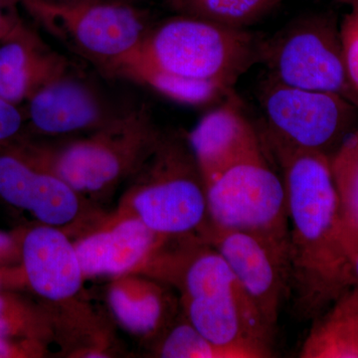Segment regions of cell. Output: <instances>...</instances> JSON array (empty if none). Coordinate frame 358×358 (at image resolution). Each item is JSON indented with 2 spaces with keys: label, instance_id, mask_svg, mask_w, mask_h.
<instances>
[{
  "label": "cell",
  "instance_id": "obj_1",
  "mask_svg": "<svg viewBox=\"0 0 358 358\" xmlns=\"http://www.w3.org/2000/svg\"><path fill=\"white\" fill-rule=\"evenodd\" d=\"M259 133L279 164L286 190L294 308L315 320L353 286L331 159L294 147L265 127Z\"/></svg>",
  "mask_w": 358,
  "mask_h": 358
},
{
  "label": "cell",
  "instance_id": "obj_2",
  "mask_svg": "<svg viewBox=\"0 0 358 358\" xmlns=\"http://www.w3.org/2000/svg\"><path fill=\"white\" fill-rule=\"evenodd\" d=\"M261 41L243 28L178 14L152 26L138 48L110 76L124 78L183 105L230 96L260 62Z\"/></svg>",
  "mask_w": 358,
  "mask_h": 358
},
{
  "label": "cell",
  "instance_id": "obj_3",
  "mask_svg": "<svg viewBox=\"0 0 358 358\" xmlns=\"http://www.w3.org/2000/svg\"><path fill=\"white\" fill-rule=\"evenodd\" d=\"M162 274L182 293L185 319L213 343L273 357V331L223 257L196 238L176 255H162Z\"/></svg>",
  "mask_w": 358,
  "mask_h": 358
},
{
  "label": "cell",
  "instance_id": "obj_4",
  "mask_svg": "<svg viewBox=\"0 0 358 358\" xmlns=\"http://www.w3.org/2000/svg\"><path fill=\"white\" fill-rule=\"evenodd\" d=\"M160 138L152 113L138 106L122 110L112 121L79 140L61 145L16 140L13 145L81 196L102 193L138 173Z\"/></svg>",
  "mask_w": 358,
  "mask_h": 358
},
{
  "label": "cell",
  "instance_id": "obj_5",
  "mask_svg": "<svg viewBox=\"0 0 358 358\" xmlns=\"http://www.w3.org/2000/svg\"><path fill=\"white\" fill-rule=\"evenodd\" d=\"M46 31L110 73L152 27L147 14L124 0H14Z\"/></svg>",
  "mask_w": 358,
  "mask_h": 358
},
{
  "label": "cell",
  "instance_id": "obj_6",
  "mask_svg": "<svg viewBox=\"0 0 358 358\" xmlns=\"http://www.w3.org/2000/svg\"><path fill=\"white\" fill-rule=\"evenodd\" d=\"M136 174L133 216L162 237H199L208 223L206 188L187 141L162 136Z\"/></svg>",
  "mask_w": 358,
  "mask_h": 358
},
{
  "label": "cell",
  "instance_id": "obj_7",
  "mask_svg": "<svg viewBox=\"0 0 358 358\" xmlns=\"http://www.w3.org/2000/svg\"><path fill=\"white\" fill-rule=\"evenodd\" d=\"M205 188L208 223L213 227L289 242L286 190L271 166L262 138L207 181Z\"/></svg>",
  "mask_w": 358,
  "mask_h": 358
},
{
  "label": "cell",
  "instance_id": "obj_8",
  "mask_svg": "<svg viewBox=\"0 0 358 358\" xmlns=\"http://www.w3.org/2000/svg\"><path fill=\"white\" fill-rule=\"evenodd\" d=\"M260 62L268 76L294 88L329 92L358 106L348 72L341 32L333 16H303L261 41Z\"/></svg>",
  "mask_w": 358,
  "mask_h": 358
},
{
  "label": "cell",
  "instance_id": "obj_9",
  "mask_svg": "<svg viewBox=\"0 0 358 358\" xmlns=\"http://www.w3.org/2000/svg\"><path fill=\"white\" fill-rule=\"evenodd\" d=\"M259 100L266 129L294 147L326 155L345 141L357 117V105L345 96L294 88L268 76Z\"/></svg>",
  "mask_w": 358,
  "mask_h": 358
},
{
  "label": "cell",
  "instance_id": "obj_10",
  "mask_svg": "<svg viewBox=\"0 0 358 358\" xmlns=\"http://www.w3.org/2000/svg\"><path fill=\"white\" fill-rule=\"evenodd\" d=\"M199 238L223 257L267 326L275 331L282 303L291 294L289 242L219 229L209 223Z\"/></svg>",
  "mask_w": 358,
  "mask_h": 358
},
{
  "label": "cell",
  "instance_id": "obj_11",
  "mask_svg": "<svg viewBox=\"0 0 358 358\" xmlns=\"http://www.w3.org/2000/svg\"><path fill=\"white\" fill-rule=\"evenodd\" d=\"M69 65L39 87L26 102L25 119L36 133H91L121 112L93 84L71 73Z\"/></svg>",
  "mask_w": 358,
  "mask_h": 358
},
{
  "label": "cell",
  "instance_id": "obj_12",
  "mask_svg": "<svg viewBox=\"0 0 358 358\" xmlns=\"http://www.w3.org/2000/svg\"><path fill=\"white\" fill-rule=\"evenodd\" d=\"M0 199L58 228L73 222L81 207L72 187L11 143L0 148Z\"/></svg>",
  "mask_w": 358,
  "mask_h": 358
},
{
  "label": "cell",
  "instance_id": "obj_13",
  "mask_svg": "<svg viewBox=\"0 0 358 358\" xmlns=\"http://www.w3.org/2000/svg\"><path fill=\"white\" fill-rule=\"evenodd\" d=\"M21 265L28 287L51 301L73 298L85 278L74 243L58 227L44 224L25 231Z\"/></svg>",
  "mask_w": 358,
  "mask_h": 358
},
{
  "label": "cell",
  "instance_id": "obj_14",
  "mask_svg": "<svg viewBox=\"0 0 358 358\" xmlns=\"http://www.w3.org/2000/svg\"><path fill=\"white\" fill-rule=\"evenodd\" d=\"M167 239L131 216L74 245L84 277H103L126 274L159 256L160 247Z\"/></svg>",
  "mask_w": 358,
  "mask_h": 358
},
{
  "label": "cell",
  "instance_id": "obj_15",
  "mask_svg": "<svg viewBox=\"0 0 358 358\" xmlns=\"http://www.w3.org/2000/svg\"><path fill=\"white\" fill-rule=\"evenodd\" d=\"M186 141L206 183L258 145L261 136L230 95L221 107L197 122Z\"/></svg>",
  "mask_w": 358,
  "mask_h": 358
},
{
  "label": "cell",
  "instance_id": "obj_16",
  "mask_svg": "<svg viewBox=\"0 0 358 358\" xmlns=\"http://www.w3.org/2000/svg\"><path fill=\"white\" fill-rule=\"evenodd\" d=\"M67 66L62 56L47 50L39 38L3 42L0 44V98L20 107Z\"/></svg>",
  "mask_w": 358,
  "mask_h": 358
},
{
  "label": "cell",
  "instance_id": "obj_17",
  "mask_svg": "<svg viewBox=\"0 0 358 358\" xmlns=\"http://www.w3.org/2000/svg\"><path fill=\"white\" fill-rule=\"evenodd\" d=\"M108 300L120 324L131 333L150 336L166 322V296L154 282L136 279L119 281L110 287Z\"/></svg>",
  "mask_w": 358,
  "mask_h": 358
},
{
  "label": "cell",
  "instance_id": "obj_18",
  "mask_svg": "<svg viewBox=\"0 0 358 358\" xmlns=\"http://www.w3.org/2000/svg\"><path fill=\"white\" fill-rule=\"evenodd\" d=\"M350 257L358 247V131L346 136L331 159Z\"/></svg>",
  "mask_w": 358,
  "mask_h": 358
},
{
  "label": "cell",
  "instance_id": "obj_19",
  "mask_svg": "<svg viewBox=\"0 0 358 358\" xmlns=\"http://www.w3.org/2000/svg\"><path fill=\"white\" fill-rule=\"evenodd\" d=\"M280 1L281 0H167L178 14L243 29L265 17Z\"/></svg>",
  "mask_w": 358,
  "mask_h": 358
},
{
  "label": "cell",
  "instance_id": "obj_20",
  "mask_svg": "<svg viewBox=\"0 0 358 358\" xmlns=\"http://www.w3.org/2000/svg\"><path fill=\"white\" fill-rule=\"evenodd\" d=\"M157 355L164 358H259L250 350L213 343L186 319L167 331Z\"/></svg>",
  "mask_w": 358,
  "mask_h": 358
},
{
  "label": "cell",
  "instance_id": "obj_21",
  "mask_svg": "<svg viewBox=\"0 0 358 358\" xmlns=\"http://www.w3.org/2000/svg\"><path fill=\"white\" fill-rule=\"evenodd\" d=\"M17 291H0V336L43 341L50 334L46 313Z\"/></svg>",
  "mask_w": 358,
  "mask_h": 358
},
{
  "label": "cell",
  "instance_id": "obj_22",
  "mask_svg": "<svg viewBox=\"0 0 358 358\" xmlns=\"http://www.w3.org/2000/svg\"><path fill=\"white\" fill-rule=\"evenodd\" d=\"M346 72L358 96V13L350 11L339 27Z\"/></svg>",
  "mask_w": 358,
  "mask_h": 358
},
{
  "label": "cell",
  "instance_id": "obj_23",
  "mask_svg": "<svg viewBox=\"0 0 358 358\" xmlns=\"http://www.w3.org/2000/svg\"><path fill=\"white\" fill-rule=\"evenodd\" d=\"M25 121V114L20 106L0 98V148L18 140Z\"/></svg>",
  "mask_w": 358,
  "mask_h": 358
},
{
  "label": "cell",
  "instance_id": "obj_24",
  "mask_svg": "<svg viewBox=\"0 0 358 358\" xmlns=\"http://www.w3.org/2000/svg\"><path fill=\"white\" fill-rule=\"evenodd\" d=\"M8 0H0V44L16 39H38L39 37L24 24L20 16L9 6Z\"/></svg>",
  "mask_w": 358,
  "mask_h": 358
},
{
  "label": "cell",
  "instance_id": "obj_25",
  "mask_svg": "<svg viewBox=\"0 0 358 358\" xmlns=\"http://www.w3.org/2000/svg\"><path fill=\"white\" fill-rule=\"evenodd\" d=\"M43 352V341L0 336V358L38 357Z\"/></svg>",
  "mask_w": 358,
  "mask_h": 358
},
{
  "label": "cell",
  "instance_id": "obj_26",
  "mask_svg": "<svg viewBox=\"0 0 358 358\" xmlns=\"http://www.w3.org/2000/svg\"><path fill=\"white\" fill-rule=\"evenodd\" d=\"M24 232L9 233L0 231V266L15 265L21 262V244Z\"/></svg>",
  "mask_w": 358,
  "mask_h": 358
},
{
  "label": "cell",
  "instance_id": "obj_27",
  "mask_svg": "<svg viewBox=\"0 0 358 358\" xmlns=\"http://www.w3.org/2000/svg\"><path fill=\"white\" fill-rule=\"evenodd\" d=\"M28 287L22 265L0 266V291H20Z\"/></svg>",
  "mask_w": 358,
  "mask_h": 358
},
{
  "label": "cell",
  "instance_id": "obj_28",
  "mask_svg": "<svg viewBox=\"0 0 358 358\" xmlns=\"http://www.w3.org/2000/svg\"><path fill=\"white\" fill-rule=\"evenodd\" d=\"M352 274L353 286L358 287V247L352 254Z\"/></svg>",
  "mask_w": 358,
  "mask_h": 358
},
{
  "label": "cell",
  "instance_id": "obj_29",
  "mask_svg": "<svg viewBox=\"0 0 358 358\" xmlns=\"http://www.w3.org/2000/svg\"><path fill=\"white\" fill-rule=\"evenodd\" d=\"M334 1L350 6L353 13H358V0H334Z\"/></svg>",
  "mask_w": 358,
  "mask_h": 358
}]
</instances>
